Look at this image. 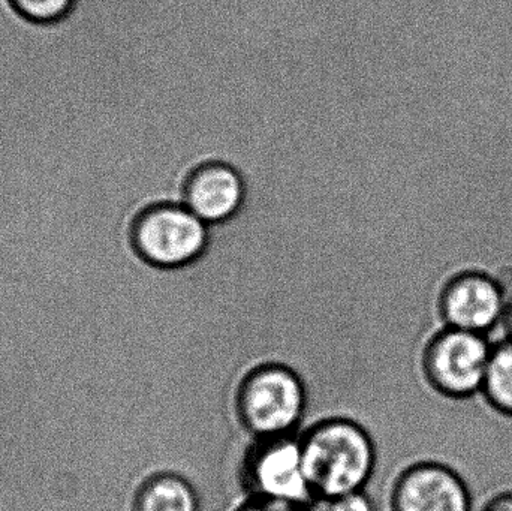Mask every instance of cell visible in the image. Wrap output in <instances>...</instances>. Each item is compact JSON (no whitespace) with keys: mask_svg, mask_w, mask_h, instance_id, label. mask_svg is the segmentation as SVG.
<instances>
[{"mask_svg":"<svg viewBox=\"0 0 512 511\" xmlns=\"http://www.w3.org/2000/svg\"><path fill=\"white\" fill-rule=\"evenodd\" d=\"M481 395L501 416L512 419V341L504 338L493 344Z\"/></svg>","mask_w":512,"mask_h":511,"instance_id":"30bf717a","label":"cell"},{"mask_svg":"<svg viewBox=\"0 0 512 511\" xmlns=\"http://www.w3.org/2000/svg\"><path fill=\"white\" fill-rule=\"evenodd\" d=\"M304 468L316 507L325 501L366 491L378 452L370 432L351 417H325L300 434Z\"/></svg>","mask_w":512,"mask_h":511,"instance_id":"6da1fadb","label":"cell"},{"mask_svg":"<svg viewBox=\"0 0 512 511\" xmlns=\"http://www.w3.org/2000/svg\"><path fill=\"white\" fill-rule=\"evenodd\" d=\"M492 348L486 335L442 326L421 351L424 381L451 401L481 395Z\"/></svg>","mask_w":512,"mask_h":511,"instance_id":"5b68a950","label":"cell"},{"mask_svg":"<svg viewBox=\"0 0 512 511\" xmlns=\"http://www.w3.org/2000/svg\"><path fill=\"white\" fill-rule=\"evenodd\" d=\"M309 393L301 375L286 363L264 362L249 369L234 393V414L254 438L295 435L303 423Z\"/></svg>","mask_w":512,"mask_h":511,"instance_id":"7a4b0ae2","label":"cell"},{"mask_svg":"<svg viewBox=\"0 0 512 511\" xmlns=\"http://www.w3.org/2000/svg\"><path fill=\"white\" fill-rule=\"evenodd\" d=\"M210 227L182 201H158L137 210L128 225L135 257L156 270L188 269L210 248Z\"/></svg>","mask_w":512,"mask_h":511,"instance_id":"3957f363","label":"cell"},{"mask_svg":"<svg viewBox=\"0 0 512 511\" xmlns=\"http://www.w3.org/2000/svg\"><path fill=\"white\" fill-rule=\"evenodd\" d=\"M239 482L245 498L316 507L298 434L254 438L243 453Z\"/></svg>","mask_w":512,"mask_h":511,"instance_id":"277c9868","label":"cell"},{"mask_svg":"<svg viewBox=\"0 0 512 511\" xmlns=\"http://www.w3.org/2000/svg\"><path fill=\"white\" fill-rule=\"evenodd\" d=\"M194 483L176 471H156L147 476L134 495L132 511H201Z\"/></svg>","mask_w":512,"mask_h":511,"instance_id":"9c48e42d","label":"cell"},{"mask_svg":"<svg viewBox=\"0 0 512 511\" xmlns=\"http://www.w3.org/2000/svg\"><path fill=\"white\" fill-rule=\"evenodd\" d=\"M321 511H378L375 501L367 491L342 495L319 504Z\"/></svg>","mask_w":512,"mask_h":511,"instance_id":"7c38bea8","label":"cell"},{"mask_svg":"<svg viewBox=\"0 0 512 511\" xmlns=\"http://www.w3.org/2000/svg\"><path fill=\"white\" fill-rule=\"evenodd\" d=\"M18 12L35 23H54L62 20L75 0H11Z\"/></svg>","mask_w":512,"mask_h":511,"instance_id":"8fae6325","label":"cell"},{"mask_svg":"<svg viewBox=\"0 0 512 511\" xmlns=\"http://www.w3.org/2000/svg\"><path fill=\"white\" fill-rule=\"evenodd\" d=\"M180 201L209 227L227 224L245 206V179L227 162H204L189 171Z\"/></svg>","mask_w":512,"mask_h":511,"instance_id":"ba28073f","label":"cell"},{"mask_svg":"<svg viewBox=\"0 0 512 511\" xmlns=\"http://www.w3.org/2000/svg\"><path fill=\"white\" fill-rule=\"evenodd\" d=\"M508 297L499 278L486 270H460L439 290V318L444 327L487 336L502 324Z\"/></svg>","mask_w":512,"mask_h":511,"instance_id":"8992f818","label":"cell"},{"mask_svg":"<svg viewBox=\"0 0 512 511\" xmlns=\"http://www.w3.org/2000/svg\"><path fill=\"white\" fill-rule=\"evenodd\" d=\"M474 495L462 474L439 461H418L400 471L390 511H474Z\"/></svg>","mask_w":512,"mask_h":511,"instance_id":"52a82bcc","label":"cell"},{"mask_svg":"<svg viewBox=\"0 0 512 511\" xmlns=\"http://www.w3.org/2000/svg\"><path fill=\"white\" fill-rule=\"evenodd\" d=\"M502 327H504L505 330V338L511 339L512 341V294L508 297L507 309H505Z\"/></svg>","mask_w":512,"mask_h":511,"instance_id":"9a60e30c","label":"cell"},{"mask_svg":"<svg viewBox=\"0 0 512 511\" xmlns=\"http://www.w3.org/2000/svg\"><path fill=\"white\" fill-rule=\"evenodd\" d=\"M474 511H512V489L490 495Z\"/></svg>","mask_w":512,"mask_h":511,"instance_id":"5bb4252c","label":"cell"},{"mask_svg":"<svg viewBox=\"0 0 512 511\" xmlns=\"http://www.w3.org/2000/svg\"><path fill=\"white\" fill-rule=\"evenodd\" d=\"M233 511H313V509L297 506V504L279 503V501L245 498Z\"/></svg>","mask_w":512,"mask_h":511,"instance_id":"4fadbf2b","label":"cell"}]
</instances>
